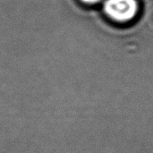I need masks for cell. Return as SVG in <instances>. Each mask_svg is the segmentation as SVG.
<instances>
[{"mask_svg": "<svg viewBox=\"0 0 153 153\" xmlns=\"http://www.w3.org/2000/svg\"><path fill=\"white\" fill-rule=\"evenodd\" d=\"M103 10L110 19L125 22L132 20L136 15L138 3L136 0H106Z\"/></svg>", "mask_w": 153, "mask_h": 153, "instance_id": "1", "label": "cell"}, {"mask_svg": "<svg viewBox=\"0 0 153 153\" xmlns=\"http://www.w3.org/2000/svg\"><path fill=\"white\" fill-rule=\"evenodd\" d=\"M82 1L83 3H86V4H96L98 2H100V0H81Z\"/></svg>", "mask_w": 153, "mask_h": 153, "instance_id": "2", "label": "cell"}]
</instances>
